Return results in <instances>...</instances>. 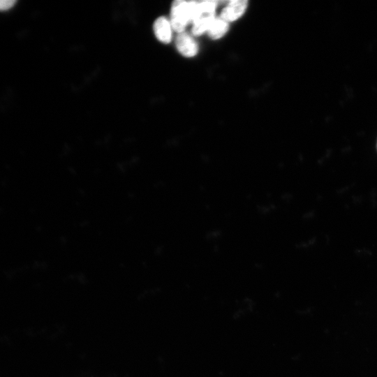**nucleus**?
<instances>
[{
    "label": "nucleus",
    "instance_id": "f257e3e1",
    "mask_svg": "<svg viewBox=\"0 0 377 377\" xmlns=\"http://www.w3.org/2000/svg\"><path fill=\"white\" fill-rule=\"evenodd\" d=\"M170 24L172 29L182 33L186 26L191 22L188 2L176 1L171 8Z\"/></svg>",
    "mask_w": 377,
    "mask_h": 377
},
{
    "label": "nucleus",
    "instance_id": "f03ea898",
    "mask_svg": "<svg viewBox=\"0 0 377 377\" xmlns=\"http://www.w3.org/2000/svg\"><path fill=\"white\" fill-rule=\"evenodd\" d=\"M247 4L248 1L246 0L230 1L223 9L220 17L228 22L235 21L244 14Z\"/></svg>",
    "mask_w": 377,
    "mask_h": 377
},
{
    "label": "nucleus",
    "instance_id": "7ed1b4c3",
    "mask_svg": "<svg viewBox=\"0 0 377 377\" xmlns=\"http://www.w3.org/2000/svg\"><path fill=\"white\" fill-rule=\"evenodd\" d=\"M176 47L178 51L185 57H193L198 52V45L195 40L184 32L177 36Z\"/></svg>",
    "mask_w": 377,
    "mask_h": 377
},
{
    "label": "nucleus",
    "instance_id": "20e7f679",
    "mask_svg": "<svg viewBox=\"0 0 377 377\" xmlns=\"http://www.w3.org/2000/svg\"><path fill=\"white\" fill-rule=\"evenodd\" d=\"M172 30L170 20L165 17H158L154 24V31L156 38L164 43H168L172 38Z\"/></svg>",
    "mask_w": 377,
    "mask_h": 377
},
{
    "label": "nucleus",
    "instance_id": "39448f33",
    "mask_svg": "<svg viewBox=\"0 0 377 377\" xmlns=\"http://www.w3.org/2000/svg\"><path fill=\"white\" fill-rule=\"evenodd\" d=\"M214 18V13H200L193 22L192 33L195 36H199L204 32H207Z\"/></svg>",
    "mask_w": 377,
    "mask_h": 377
},
{
    "label": "nucleus",
    "instance_id": "423d86ee",
    "mask_svg": "<svg viewBox=\"0 0 377 377\" xmlns=\"http://www.w3.org/2000/svg\"><path fill=\"white\" fill-rule=\"evenodd\" d=\"M228 23L222 18H214L207 31L208 35L213 39L221 38L228 30Z\"/></svg>",
    "mask_w": 377,
    "mask_h": 377
},
{
    "label": "nucleus",
    "instance_id": "0eeeda50",
    "mask_svg": "<svg viewBox=\"0 0 377 377\" xmlns=\"http://www.w3.org/2000/svg\"><path fill=\"white\" fill-rule=\"evenodd\" d=\"M200 13H214L216 2L214 1H198Z\"/></svg>",
    "mask_w": 377,
    "mask_h": 377
},
{
    "label": "nucleus",
    "instance_id": "6e6552de",
    "mask_svg": "<svg viewBox=\"0 0 377 377\" xmlns=\"http://www.w3.org/2000/svg\"><path fill=\"white\" fill-rule=\"evenodd\" d=\"M13 0H0V11H5L10 9L15 3Z\"/></svg>",
    "mask_w": 377,
    "mask_h": 377
},
{
    "label": "nucleus",
    "instance_id": "1a4fd4ad",
    "mask_svg": "<svg viewBox=\"0 0 377 377\" xmlns=\"http://www.w3.org/2000/svg\"><path fill=\"white\" fill-rule=\"evenodd\" d=\"M376 148H377V143H376Z\"/></svg>",
    "mask_w": 377,
    "mask_h": 377
}]
</instances>
